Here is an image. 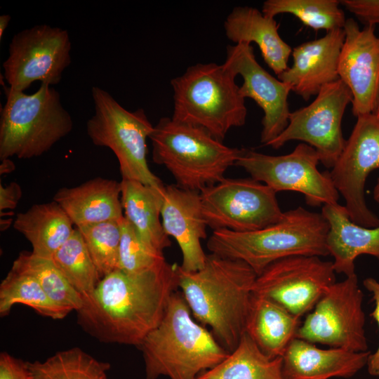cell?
<instances>
[{"label":"cell","mask_w":379,"mask_h":379,"mask_svg":"<svg viewBox=\"0 0 379 379\" xmlns=\"http://www.w3.org/2000/svg\"><path fill=\"white\" fill-rule=\"evenodd\" d=\"M179 265L166 260L141 272L114 270L81 295L77 322L102 343L140 346L159 324L179 288Z\"/></svg>","instance_id":"cell-1"},{"label":"cell","mask_w":379,"mask_h":379,"mask_svg":"<svg viewBox=\"0 0 379 379\" xmlns=\"http://www.w3.org/2000/svg\"><path fill=\"white\" fill-rule=\"evenodd\" d=\"M179 288L193 317L208 326L221 345L232 352L245 333L257 274L244 262L211 253L195 272L178 267Z\"/></svg>","instance_id":"cell-2"},{"label":"cell","mask_w":379,"mask_h":379,"mask_svg":"<svg viewBox=\"0 0 379 379\" xmlns=\"http://www.w3.org/2000/svg\"><path fill=\"white\" fill-rule=\"evenodd\" d=\"M146 379H197L229 354L213 333L198 324L182 293L171 296L159 324L139 347Z\"/></svg>","instance_id":"cell-3"},{"label":"cell","mask_w":379,"mask_h":379,"mask_svg":"<svg viewBox=\"0 0 379 379\" xmlns=\"http://www.w3.org/2000/svg\"><path fill=\"white\" fill-rule=\"evenodd\" d=\"M328 230L321 213L299 206L284 212L278 222L256 231L213 230L207 248L211 253L244 262L258 276L270 265L284 258L329 255Z\"/></svg>","instance_id":"cell-4"},{"label":"cell","mask_w":379,"mask_h":379,"mask_svg":"<svg viewBox=\"0 0 379 379\" xmlns=\"http://www.w3.org/2000/svg\"><path fill=\"white\" fill-rule=\"evenodd\" d=\"M149 139L153 161L164 166L178 186L199 192L222 181L245 150L228 147L204 128L170 117L159 119Z\"/></svg>","instance_id":"cell-5"},{"label":"cell","mask_w":379,"mask_h":379,"mask_svg":"<svg viewBox=\"0 0 379 379\" xmlns=\"http://www.w3.org/2000/svg\"><path fill=\"white\" fill-rule=\"evenodd\" d=\"M236 76L224 64L198 63L173 78L172 119L204 128L222 141L247 117L245 98Z\"/></svg>","instance_id":"cell-6"},{"label":"cell","mask_w":379,"mask_h":379,"mask_svg":"<svg viewBox=\"0 0 379 379\" xmlns=\"http://www.w3.org/2000/svg\"><path fill=\"white\" fill-rule=\"evenodd\" d=\"M1 84L6 100L0 117L1 160L39 157L72 131V117L51 85L41 83L29 95Z\"/></svg>","instance_id":"cell-7"},{"label":"cell","mask_w":379,"mask_h":379,"mask_svg":"<svg viewBox=\"0 0 379 379\" xmlns=\"http://www.w3.org/2000/svg\"><path fill=\"white\" fill-rule=\"evenodd\" d=\"M95 113L87 121L86 132L92 142L109 148L117 157L122 179L164 187L147 164V139L154 126L143 109L128 111L105 90L93 86Z\"/></svg>","instance_id":"cell-8"},{"label":"cell","mask_w":379,"mask_h":379,"mask_svg":"<svg viewBox=\"0 0 379 379\" xmlns=\"http://www.w3.org/2000/svg\"><path fill=\"white\" fill-rule=\"evenodd\" d=\"M277 192L253 178H225L200 192L207 226L213 231L253 232L283 217Z\"/></svg>","instance_id":"cell-9"},{"label":"cell","mask_w":379,"mask_h":379,"mask_svg":"<svg viewBox=\"0 0 379 379\" xmlns=\"http://www.w3.org/2000/svg\"><path fill=\"white\" fill-rule=\"evenodd\" d=\"M316 149L306 143L298 144L288 154L272 156L245 149L235 166L244 168L251 178L277 193L294 191L305 196L314 207L338 203L339 192L328 171L320 172Z\"/></svg>","instance_id":"cell-10"},{"label":"cell","mask_w":379,"mask_h":379,"mask_svg":"<svg viewBox=\"0 0 379 379\" xmlns=\"http://www.w3.org/2000/svg\"><path fill=\"white\" fill-rule=\"evenodd\" d=\"M363 297L356 274L335 281L307 314L296 338L353 352L368 351Z\"/></svg>","instance_id":"cell-11"},{"label":"cell","mask_w":379,"mask_h":379,"mask_svg":"<svg viewBox=\"0 0 379 379\" xmlns=\"http://www.w3.org/2000/svg\"><path fill=\"white\" fill-rule=\"evenodd\" d=\"M72 43L67 30L48 25H37L16 33L3 62L8 86L24 91L34 81L51 86L60 82L71 64Z\"/></svg>","instance_id":"cell-12"},{"label":"cell","mask_w":379,"mask_h":379,"mask_svg":"<svg viewBox=\"0 0 379 379\" xmlns=\"http://www.w3.org/2000/svg\"><path fill=\"white\" fill-rule=\"evenodd\" d=\"M352 95L339 79L324 86L309 105L291 112L284 131L266 145L274 149L290 140H300L317 152L320 162L332 168L345 144L342 120Z\"/></svg>","instance_id":"cell-13"},{"label":"cell","mask_w":379,"mask_h":379,"mask_svg":"<svg viewBox=\"0 0 379 379\" xmlns=\"http://www.w3.org/2000/svg\"><path fill=\"white\" fill-rule=\"evenodd\" d=\"M333 262L293 255L270 265L255 281L253 294L268 298L301 318L335 282Z\"/></svg>","instance_id":"cell-14"},{"label":"cell","mask_w":379,"mask_h":379,"mask_svg":"<svg viewBox=\"0 0 379 379\" xmlns=\"http://www.w3.org/2000/svg\"><path fill=\"white\" fill-rule=\"evenodd\" d=\"M345 146L330 173L345 201L350 220L365 227L379 226V217L367 206L365 184L379 168V119L373 113L359 115Z\"/></svg>","instance_id":"cell-15"},{"label":"cell","mask_w":379,"mask_h":379,"mask_svg":"<svg viewBox=\"0 0 379 379\" xmlns=\"http://www.w3.org/2000/svg\"><path fill=\"white\" fill-rule=\"evenodd\" d=\"M223 64L236 77L239 74L243 78L241 95L253 99L262 109L260 142L266 145L288 124L291 86L267 72L256 60L253 48L248 44L227 46Z\"/></svg>","instance_id":"cell-16"},{"label":"cell","mask_w":379,"mask_h":379,"mask_svg":"<svg viewBox=\"0 0 379 379\" xmlns=\"http://www.w3.org/2000/svg\"><path fill=\"white\" fill-rule=\"evenodd\" d=\"M375 26L360 29L353 18L346 20L345 41L338 73L352 95L353 115L374 113L379 99V36Z\"/></svg>","instance_id":"cell-17"},{"label":"cell","mask_w":379,"mask_h":379,"mask_svg":"<svg viewBox=\"0 0 379 379\" xmlns=\"http://www.w3.org/2000/svg\"><path fill=\"white\" fill-rule=\"evenodd\" d=\"M161 216L162 226L168 237L177 241L181 253L180 268L195 272L203 268L206 254L201 241L206 237L200 192L175 185L164 186Z\"/></svg>","instance_id":"cell-18"},{"label":"cell","mask_w":379,"mask_h":379,"mask_svg":"<svg viewBox=\"0 0 379 379\" xmlns=\"http://www.w3.org/2000/svg\"><path fill=\"white\" fill-rule=\"evenodd\" d=\"M345 37L344 29H338L295 46L292 66L277 78L305 100L317 95L324 86L339 79L338 61Z\"/></svg>","instance_id":"cell-19"},{"label":"cell","mask_w":379,"mask_h":379,"mask_svg":"<svg viewBox=\"0 0 379 379\" xmlns=\"http://www.w3.org/2000/svg\"><path fill=\"white\" fill-rule=\"evenodd\" d=\"M370 354L336 347L322 349L295 338L282 357L283 372L286 379L347 378L366 366Z\"/></svg>","instance_id":"cell-20"},{"label":"cell","mask_w":379,"mask_h":379,"mask_svg":"<svg viewBox=\"0 0 379 379\" xmlns=\"http://www.w3.org/2000/svg\"><path fill=\"white\" fill-rule=\"evenodd\" d=\"M121 182L97 177L79 186L62 187L53 196L77 227L124 216Z\"/></svg>","instance_id":"cell-21"},{"label":"cell","mask_w":379,"mask_h":379,"mask_svg":"<svg viewBox=\"0 0 379 379\" xmlns=\"http://www.w3.org/2000/svg\"><path fill=\"white\" fill-rule=\"evenodd\" d=\"M321 214L329 225L326 244L335 273L355 274L354 261L361 255L379 260V226L371 228L356 224L345 206L338 203L323 206Z\"/></svg>","instance_id":"cell-22"},{"label":"cell","mask_w":379,"mask_h":379,"mask_svg":"<svg viewBox=\"0 0 379 379\" xmlns=\"http://www.w3.org/2000/svg\"><path fill=\"white\" fill-rule=\"evenodd\" d=\"M274 20L251 6L232 8L224 22L226 36L235 44L255 43L263 60L277 76L285 71L291 47L278 32Z\"/></svg>","instance_id":"cell-23"},{"label":"cell","mask_w":379,"mask_h":379,"mask_svg":"<svg viewBox=\"0 0 379 379\" xmlns=\"http://www.w3.org/2000/svg\"><path fill=\"white\" fill-rule=\"evenodd\" d=\"M300 324V318L280 305L253 294L245 333L267 357H282Z\"/></svg>","instance_id":"cell-24"},{"label":"cell","mask_w":379,"mask_h":379,"mask_svg":"<svg viewBox=\"0 0 379 379\" xmlns=\"http://www.w3.org/2000/svg\"><path fill=\"white\" fill-rule=\"evenodd\" d=\"M164 186L157 187L131 180L121 179V181L124 217L142 240L160 253L171 245L160 221Z\"/></svg>","instance_id":"cell-25"},{"label":"cell","mask_w":379,"mask_h":379,"mask_svg":"<svg viewBox=\"0 0 379 379\" xmlns=\"http://www.w3.org/2000/svg\"><path fill=\"white\" fill-rule=\"evenodd\" d=\"M73 225L65 211L53 200L34 204L18 213L13 227L29 241L34 254L52 259L73 234Z\"/></svg>","instance_id":"cell-26"},{"label":"cell","mask_w":379,"mask_h":379,"mask_svg":"<svg viewBox=\"0 0 379 379\" xmlns=\"http://www.w3.org/2000/svg\"><path fill=\"white\" fill-rule=\"evenodd\" d=\"M197 379H286L282 357L270 358L245 333L238 346L219 364Z\"/></svg>","instance_id":"cell-27"},{"label":"cell","mask_w":379,"mask_h":379,"mask_svg":"<svg viewBox=\"0 0 379 379\" xmlns=\"http://www.w3.org/2000/svg\"><path fill=\"white\" fill-rule=\"evenodd\" d=\"M28 367L31 379H108L110 364L75 347L43 361L28 362Z\"/></svg>","instance_id":"cell-28"},{"label":"cell","mask_w":379,"mask_h":379,"mask_svg":"<svg viewBox=\"0 0 379 379\" xmlns=\"http://www.w3.org/2000/svg\"><path fill=\"white\" fill-rule=\"evenodd\" d=\"M16 304L53 319H64L72 312L53 301L34 277L11 269L0 284L1 317L8 315Z\"/></svg>","instance_id":"cell-29"},{"label":"cell","mask_w":379,"mask_h":379,"mask_svg":"<svg viewBox=\"0 0 379 379\" xmlns=\"http://www.w3.org/2000/svg\"><path fill=\"white\" fill-rule=\"evenodd\" d=\"M12 270L34 277L48 296L70 311L82 306L81 295L68 282L53 260L22 251L13 261Z\"/></svg>","instance_id":"cell-30"},{"label":"cell","mask_w":379,"mask_h":379,"mask_svg":"<svg viewBox=\"0 0 379 379\" xmlns=\"http://www.w3.org/2000/svg\"><path fill=\"white\" fill-rule=\"evenodd\" d=\"M340 5L338 0H267L262 12L272 18L291 14L307 27L328 32L345 26L347 19Z\"/></svg>","instance_id":"cell-31"},{"label":"cell","mask_w":379,"mask_h":379,"mask_svg":"<svg viewBox=\"0 0 379 379\" xmlns=\"http://www.w3.org/2000/svg\"><path fill=\"white\" fill-rule=\"evenodd\" d=\"M52 260L81 295L92 292L101 278L79 231L76 228Z\"/></svg>","instance_id":"cell-32"},{"label":"cell","mask_w":379,"mask_h":379,"mask_svg":"<svg viewBox=\"0 0 379 379\" xmlns=\"http://www.w3.org/2000/svg\"><path fill=\"white\" fill-rule=\"evenodd\" d=\"M119 220L106 221L77 227L83 237L101 279L119 268L121 238Z\"/></svg>","instance_id":"cell-33"},{"label":"cell","mask_w":379,"mask_h":379,"mask_svg":"<svg viewBox=\"0 0 379 379\" xmlns=\"http://www.w3.org/2000/svg\"><path fill=\"white\" fill-rule=\"evenodd\" d=\"M121 238L119 249L118 270L126 274L147 270L165 260L163 253L149 247L124 217L119 220Z\"/></svg>","instance_id":"cell-34"},{"label":"cell","mask_w":379,"mask_h":379,"mask_svg":"<svg viewBox=\"0 0 379 379\" xmlns=\"http://www.w3.org/2000/svg\"><path fill=\"white\" fill-rule=\"evenodd\" d=\"M340 3L365 26L379 25V0H342Z\"/></svg>","instance_id":"cell-35"},{"label":"cell","mask_w":379,"mask_h":379,"mask_svg":"<svg viewBox=\"0 0 379 379\" xmlns=\"http://www.w3.org/2000/svg\"><path fill=\"white\" fill-rule=\"evenodd\" d=\"M363 285L372 294L374 309L371 315L377 323L379 330V280L368 277L364 279ZM366 366L371 375L379 377V343L376 350L370 354Z\"/></svg>","instance_id":"cell-36"},{"label":"cell","mask_w":379,"mask_h":379,"mask_svg":"<svg viewBox=\"0 0 379 379\" xmlns=\"http://www.w3.org/2000/svg\"><path fill=\"white\" fill-rule=\"evenodd\" d=\"M0 379H31L28 361H24L10 354H0Z\"/></svg>","instance_id":"cell-37"},{"label":"cell","mask_w":379,"mask_h":379,"mask_svg":"<svg viewBox=\"0 0 379 379\" xmlns=\"http://www.w3.org/2000/svg\"><path fill=\"white\" fill-rule=\"evenodd\" d=\"M22 189L17 182H12L7 186L0 185V211L14 209L22 197Z\"/></svg>","instance_id":"cell-38"},{"label":"cell","mask_w":379,"mask_h":379,"mask_svg":"<svg viewBox=\"0 0 379 379\" xmlns=\"http://www.w3.org/2000/svg\"><path fill=\"white\" fill-rule=\"evenodd\" d=\"M0 165V174L4 175L12 172L15 169L14 163L9 159H4Z\"/></svg>","instance_id":"cell-39"},{"label":"cell","mask_w":379,"mask_h":379,"mask_svg":"<svg viewBox=\"0 0 379 379\" xmlns=\"http://www.w3.org/2000/svg\"><path fill=\"white\" fill-rule=\"evenodd\" d=\"M11 17L8 14H4L0 16V40H1L4 32L11 21Z\"/></svg>","instance_id":"cell-40"},{"label":"cell","mask_w":379,"mask_h":379,"mask_svg":"<svg viewBox=\"0 0 379 379\" xmlns=\"http://www.w3.org/2000/svg\"><path fill=\"white\" fill-rule=\"evenodd\" d=\"M373 198L374 200L379 204V178L377 179L373 189Z\"/></svg>","instance_id":"cell-41"},{"label":"cell","mask_w":379,"mask_h":379,"mask_svg":"<svg viewBox=\"0 0 379 379\" xmlns=\"http://www.w3.org/2000/svg\"><path fill=\"white\" fill-rule=\"evenodd\" d=\"M373 114H375L376 117L379 119V99H378V102L376 109Z\"/></svg>","instance_id":"cell-42"}]
</instances>
